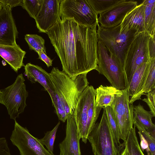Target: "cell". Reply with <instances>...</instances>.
Here are the masks:
<instances>
[{
	"label": "cell",
	"mask_w": 155,
	"mask_h": 155,
	"mask_svg": "<svg viewBox=\"0 0 155 155\" xmlns=\"http://www.w3.org/2000/svg\"><path fill=\"white\" fill-rule=\"evenodd\" d=\"M97 26H86L73 19L61 18L47 32L62 71L72 79L97 67Z\"/></svg>",
	"instance_id": "6da1fadb"
},
{
	"label": "cell",
	"mask_w": 155,
	"mask_h": 155,
	"mask_svg": "<svg viewBox=\"0 0 155 155\" xmlns=\"http://www.w3.org/2000/svg\"><path fill=\"white\" fill-rule=\"evenodd\" d=\"M102 108L95 106V98L94 99L90 105L88 113L86 128L88 136L95 124Z\"/></svg>",
	"instance_id": "83f0119b"
},
{
	"label": "cell",
	"mask_w": 155,
	"mask_h": 155,
	"mask_svg": "<svg viewBox=\"0 0 155 155\" xmlns=\"http://www.w3.org/2000/svg\"><path fill=\"white\" fill-rule=\"evenodd\" d=\"M142 3L144 6V22L145 31L150 36L155 37V0H144Z\"/></svg>",
	"instance_id": "7402d4cb"
},
{
	"label": "cell",
	"mask_w": 155,
	"mask_h": 155,
	"mask_svg": "<svg viewBox=\"0 0 155 155\" xmlns=\"http://www.w3.org/2000/svg\"><path fill=\"white\" fill-rule=\"evenodd\" d=\"M97 15L107 11L121 0H87Z\"/></svg>",
	"instance_id": "d4e9b609"
},
{
	"label": "cell",
	"mask_w": 155,
	"mask_h": 155,
	"mask_svg": "<svg viewBox=\"0 0 155 155\" xmlns=\"http://www.w3.org/2000/svg\"><path fill=\"white\" fill-rule=\"evenodd\" d=\"M155 38L150 36L148 49L150 59H155Z\"/></svg>",
	"instance_id": "e575fe53"
},
{
	"label": "cell",
	"mask_w": 155,
	"mask_h": 155,
	"mask_svg": "<svg viewBox=\"0 0 155 155\" xmlns=\"http://www.w3.org/2000/svg\"><path fill=\"white\" fill-rule=\"evenodd\" d=\"M96 94V89L92 86H88L81 95L74 109V115L81 139L85 143L88 136L86 128L88 109Z\"/></svg>",
	"instance_id": "8fae6325"
},
{
	"label": "cell",
	"mask_w": 155,
	"mask_h": 155,
	"mask_svg": "<svg viewBox=\"0 0 155 155\" xmlns=\"http://www.w3.org/2000/svg\"><path fill=\"white\" fill-rule=\"evenodd\" d=\"M127 89L119 90L110 106L117 124L120 139L125 143L134 123L133 104L129 102Z\"/></svg>",
	"instance_id": "9c48e42d"
},
{
	"label": "cell",
	"mask_w": 155,
	"mask_h": 155,
	"mask_svg": "<svg viewBox=\"0 0 155 155\" xmlns=\"http://www.w3.org/2000/svg\"><path fill=\"white\" fill-rule=\"evenodd\" d=\"M94 155H120L103 109L100 121L96 123L87 137Z\"/></svg>",
	"instance_id": "5b68a950"
},
{
	"label": "cell",
	"mask_w": 155,
	"mask_h": 155,
	"mask_svg": "<svg viewBox=\"0 0 155 155\" xmlns=\"http://www.w3.org/2000/svg\"><path fill=\"white\" fill-rule=\"evenodd\" d=\"M118 90L111 86H100L96 89L95 106L101 108L110 106Z\"/></svg>",
	"instance_id": "ffe728a7"
},
{
	"label": "cell",
	"mask_w": 155,
	"mask_h": 155,
	"mask_svg": "<svg viewBox=\"0 0 155 155\" xmlns=\"http://www.w3.org/2000/svg\"><path fill=\"white\" fill-rule=\"evenodd\" d=\"M66 120L65 137L59 144V155H81L80 135L74 114L68 116Z\"/></svg>",
	"instance_id": "5bb4252c"
},
{
	"label": "cell",
	"mask_w": 155,
	"mask_h": 155,
	"mask_svg": "<svg viewBox=\"0 0 155 155\" xmlns=\"http://www.w3.org/2000/svg\"><path fill=\"white\" fill-rule=\"evenodd\" d=\"M61 0H42L40 11L35 19L40 32L47 33L61 18L59 15Z\"/></svg>",
	"instance_id": "4fadbf2b"
},
{
	"label": "cell",
	"mask_w": 155,
	"mask_h": 155,
	"mask_svg": "<svg viewBox=\"0 0 155 155\" xmlns=\"http://www.w3.org/2000/svg\"><path fill=\"white\" fill-rule=\"evenodd\" d=\"M3 8V6L2 3L0 2V12Z\"/></svg>",
	"instance_id": "8d00e7d4"
},
{
	"label": "cell",
	"mask_w": 155,
	"mask_h": 155,
	"mask_svg": "<svg viewBox=\"0 0 155 155\" xmlns=\"http://www.w3.org/2000/svg\"><path fill=\"white\" fill-rule=\"evenodd\" d=\"M87 73L80 74L73 79L58 68L53 67L50 73L55 91L54 108L59 119L63 122L68 116L74 114L81 95L88 86Z\"/></svg>",
	"instance_id": "7a4b0ae2"
},
{
	"label": "cell",
	"mask_w": 155,
	"mask_h": 155,
	"mask_svg": "<svg viewBox=\"0 0 155 155\" xmlns=\"http://www.w3.org/2000/svg\"><path fill=\"white\" fill-rule=\"evenodd\" d=\"M25 80L22 74L18 75L11 85L1 90V104L7 108L10 118L15 120L23 113L27 106L26 101L28 93L25 88Z\"/></svg>",
	"instance_id": "ba28073f"
},
{
	"label": "cell",
	"mask_w": 155,
	"mask_h": 155,
	"mask_svg": "<svg viewBox=\"0 0 155 155\" xmlns=\"http://www.w3.org/2000/svg\"><path fill=\"white\" fill-rule=\"evenodd\" d=\"M134 119L140 124L152 136L155 138V125L152 122L153 117L150 111L144 109L140 104L134 106Z\"/></svg>",
	"instance_id": "44dd1931"
},
{
	"label": "cell",
	"mask_w": 155,
	"mask_h": 155,
	"mask_svg": "<svg viewBox=\"0 0 155 155\" xmlns=\"http://www.w3.org/2000/svg\"><path fill=\"white\" fill-rule=\"evenodd\" d=\"M59 15L87 27L97 26L98 23V15L87 0H61Z\"/></svg>",
	"instance_id": "52a82bcc"
},
{
	"label": "cell",
	"mask_w": 155,
	"mask_h": 155,
	"mask_svg": "<svg viewBox=\"0 0 155 155\" xmlns=\"http://www.w3.org/2000/svg\"><path fill=\"white\" fill-rule=\"evenodd\" d=\"M38 54L39 56L38 58L43 61L48 68L52 66V60L47 56L46 53L42 51Z\"/></svg>",
	"instance_id": "d590c367"
},
{
	"label": "cell",
	"mask_w": 155,
	"mask_h": 155,
	"mask_svg": "<svg viewBox=\"0 0 155 155\" xmlns=\"http://www.w3.org/2000/svg\"><path fill=\"white\" fill-rule=\"evenodd\" d=\"M125 144L127 155H144L139 143L134 126L130 130Z\"/></svg>",
	"instance_id": "cb8c5ba5"
},
{
	"label": "cell",
	"mask_w": 155,
	"mask_h": 155,
	"mask_svg": "<svg viewBox=\"0 0 155 155\" xmlns=\"http://www.w3.org/2000/svg\"><path fill=\"white\" fill-rule=\"evenodd\" d=\"M150 61L142 64L137 68L133 76L127 89L129 96L131 97L129 100L130 104H133L137 100L141 99V93L145 81Z\"/></svg>",
	"instance_id": "e0dca14e"
},
{
	"label": "cell",
	"mask_w": 155,
	"mask_h": 155,
	"mask_svg": "<svg viewBox=\"0 0 155 155\" xmlns=\"http://www.w3.org/2000/svg\"><path fill=\"white\" fill-rule=\"evenodd\" d=\"M42 1V0H23L21 6L31 17L35 19L40 11Z\"/></svg>",
	"instance_id": "f546056e"
},
{
	"label": "cell",
	"mask_w": 155,
	"mask_h": 155,
	"mask_svg": "<svg viewBox=\"0 0 155 155\" xmlns=\"http://www.w3.org/2000/svg\"><path fill=\"white\" fill-rule=\"evenodd\" d=\"M147 97L142 99L148 106L153 117H155V87L147 93Z\"/></svg>",
	"instance_id": "1f68e13d"
},
{
	"label": "cell",
	"mask_w": 155,
	"mask_h": 155,
	"mask_svg": "<svg viewBox=\"0 0 155 155\" xmlns=\"http://www.w3.org/2000/svg\"><path fill=\"white\" fill-rule=\"evenodd\" d=\"M0 155H11L7 141L4 137H0Z\"/></svg>",
	"instance_id": "d6a6232c"
},
{
	"label": "cell",
	"mask_w": 155,
	"mask_h": 155,
	"mask_svg": "<svg viewBox=\"0 0 155 155\" xmlns=\"http://www.w3.org/2000/svg\"><path fill=\"white\" fill-rule=\"evenodd\" d=\"M0 2L2 5L3 7H6L12 9L15 7L21 6L23 0H0Z\"/></svg>",
	"instance_id": "836d02e7"
},
{
	"label": "cell",
	"mask_w": 155,
	"mask_h": 155,
	"mask_svg": "<svg viewBox=\"0 0 155 155\" xmlns=\"http://www.w3.org/2000/svg\"><path fill=\"white\" fill-rule=\"evenodd\" d=\"M26 53L16 43L12 45L0 44V56L17 73L25 66L23 60Z\"/></svg>",
	"instance_id": "d6986e66"
},
{
	"label": "cell",
	"mask_w": 155,
	"mask_h": 155,
	"mask_svg": "<svg viewBox=\"0 0 155 155\" xmlns=\"http://www.w3.org/2000/svg\"><path fill=\"white\" fill-rule=\"evenodd\" d=\"M133 125L139 130L147 143L148 149V155H155V138L150 134L137 121L134 120Z\"/></svg>",
	"instance_id": "f1b7e54d"
},
{
	"label": "cell",
	"mask_w": 155,
	"mask_h": 155,
	"mask_svg": "<svg viewBox=\"0 0 155 155\" xmlns=\"http://www.w3.org/2000/svg\"><path fill=\"white\" fill-rule=\"evenodd\" d=\"M98 39L110 53L120 61L124 67V60L127 48L138 33L135 30H122L121 24L110 28H104L97 24Z\"/></svg>",
	"instance_id": "277c9868"
},
{
	"label": "cell",
	"mask_w": 155,
	"mask_h": 155,
	"mask_svg": "<svg viewBox=\"0 0 155 155\" xmlns=\"http://www.w3.org/2000/svg\"><path fill=\"white\" fill-rule=\"evenodd\" d=\"M106 112L107 121L112 133L114 141L118 148L121 151L125 147V143H121L120 141L119 128L115 120L112 110L110 106L103 108Z\"/></svg>",
	"instance_id": "603a6c76"
},
{
	"label": "cell",
	"mask_w": 155,
	"mask_h": 155,
	"mask_svg": "<svg viewBox=\"0 0 155 155\" xmlns=\"http://www.w3.org/2000/svg\"><path fill=\"white\" fill-rule=\"evenodd\" d=\"M155 87V59H150V65L141 96L147 93Z\"/></svg>",
	"instance_id": "4316f807"
},
{
	"label": "cell",
	"mask_w": 155,
	"mask_h": 155,
	"mask_svg": "<svg viewBox=\"0 0 155 155\" xmlns=\"http://www.w3.org/2000/svg\"><path fill=\"white\" fill-rule=\"evenodd\" d=\"M150 37L146 31L137 34L127 48L124 58V68L128 85L137 68L150 61Z\"/></svg>",
	"instance_id": "8992f818"
},
{
	"label": "cell",
	"mask_w": 155,
	"mask_h": 155,
	"mask_svg": "<svg viewBox=\"0 0 155 155\" xmlns=\"http://www.w3.org/2000/svg\"><path fill=\"white\" fill-rule=\"evenodd\" d=\"M95 70L104 75L112 86L122 90L128 87L124 67L119 59L108 52L98 40L97 66Z\"/></svg>",
	"instance_id": "3957f363"
},
{
	"label": "cell",
	"mask_w": 155,
	"mask_h": 155,
	"mask_svg": "<svg viewBox=\"0 0 155 155\" xmlns=\"http://www.w3.org/2000/svg\"><path fill=\"white\" fill-rule=\"evenodd\" d=\"M25 75L32 83L37 82L42 86L48 92L54 107L56 100L54 87L51 75L41 67L28 63L24 66Z\"/></svg>",
	"instance_id": "9a60e30c"
},
{
	"label": "cell",
	"mask_w": 155,
	"mask_h": 155,
	"mask_svg": "<svg viewBox=\"0 0 155 155\" xmlns=\"http://www.w3.org/2000/svg\"><path fill=\"white\" fill-rule=\"evenodd\" d=\"M120 24L122 30H135L138 33L146 31L144 22V6L142 2L126 15Z\"/></svg>",
	"instance_id": "ac0fdd59"
},
{
	"label": "cell",
	"mask_w": 155,
	"mask_h": 155,
	"mask_svg": "<svg viewBox=\"0 0 155 155\" xmlns=\"http://www.w3.org/2000/svg\"><path fill=\"white\" fill-rule=\"evenodd\" d=\"M137 5L136 1L121 0L107 11L99 14L98 23L104 28L117 26L121 24L126 15Z\"/></svg>",
	"instance_id": "7c38bea8"
},
{
	"label": "cell",
	"mask_w": 155,
	"mask_h": 155,
	"mask_svg": "<svg viewBox=\"0 0 155 155\" xmlns=\"http://www.w3.org/2000/svg\"><path fill=\"white\" fill-rule=\"evenodd\" d=\"M25 38L27 43L29 49L38 53L41 51L46 53L45 41L41 36L36 34H26Z\"/></svg>",
	"instance_id": "484cf974"
},
{
	"label": "cell",
	"mask_w": 155,
	"mask_h": 155,
	"mask_svg": "<svg viewBox=\"0 0 155 155\" xmlns=\"http://www.w3.org/2000/svg\"><path fill=\"white\" fill-rule=\"evenodd\" d=\"M60 124L59 122L56 126L51 131H47L44 137L40 139V142L44 146L45 145L47 150L52 154L53 153L54 143L56 137V133Z\"/></svg>",
	"instance_id": "4dcf8cb0"
},
{
	"label": "cell",
	"mask_w": 155,
	"mask_h": 155,
	"mask_svg": "<svg viewBox=\"0 0 155 155\" xmlns=\"http://www.w3.org/2000/svg\"><path fill=\"white\" fill-rule=\"evenodd\" d=\"M2 94V92L0 90V103H1V96Z\"/></svg>",
	"instance_id": "74e56055"
},
{
	"label": "cell",
	"mask_w": 155,
	"mask_h": 155,
	"mask_svg": "<svg viewBox=\"0 0 155 155\" xmlns=\"http://www.w3.org/2000/svg\"><path fill=\"white\" fill-rule=\"evenodd\" d=\"M18 33L12 9L3 7L0 12V44L12 45L16 44Z\"/></svg>",
	"instance_id": "2e32d148"
},
{
	"label": "cell",
	"mask_w": 155,
	"mask_h": 155,
	"mask_svg": "<svg viewBox=\"0 0 155 155\" xmlns=\"http://www.w3.org/2000/svg\"><path fill=\"white\" fill-rule=\"evenodd\" d=\"M10 139L18 149L20 155H54L44 147L39 139L32 135L26 127L20 125L16 120Z\"/></svg>",
	"instance_id": "30bf717a"
}]
</instances>
